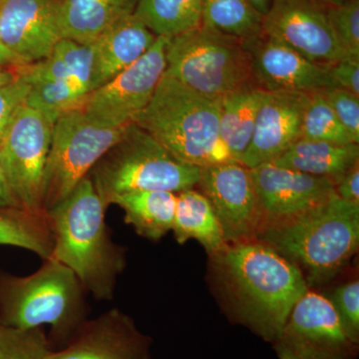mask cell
Listing matches in <instances>:
<instances>
[{"label": "cell", "instance_id": "obj_1", "mask_svg": "<svg viewBox=\"0 0 359 359\" xmlns=\"http://www.w3.org/2000/svg\"><path fill=\"white\" fill-rule=\"evenodd\" d=\"M210 257L233 320L273 344L309 290L301 269L256 238L228 245Z\"/></svg>", "mask_w": 359, "mask_h": 359}, {"label": "cell", "instance_id": "obj_2", "mask_svg": "<svg viewBox=\"0 0 359 359\" xmlns=\"http://www.w3.org/2000/svg\"><path fill=\"white\" fill-rule=\"evenodd\" d=\"M104 207L89 176L46 212L53 235L51 259L65 264L97 299L114 297L125 252L110 238Z\"/></svg>", "mask_w": 359, "mask_h": 359}, {"label": "cell", "instance_id": "obj_3", "mask_svg": "<svg viewBox=\"0 0 359 359\" xmlns=\"http://www.w3.org/2000/svg\"><path fill=\"white\" fill-rule=\"evenodd\" d=\"M255 238L301 269L309 289L325 285L358 252L359 203L334 194L299 216L263 226Z\"/></svg>", "mask_w": 359, "mask_h": 359}, {"label": "cell", "instance_id": "obj_4", "mask_svg": "<svg viewBox=\"0 0 359 359\" xmlns=\"http://www.w3.org/2000/svg\"><path fill=\"white\" fill-rule=\"evenodd\" d=\"M219 100L208 98L163 75L134 123L176 159L198 168L231 162L219 135Z\"/></svg>", "mask_w": 359, "mask_h": 359}, {"label": "cell", "instance_id": "obj_5", "mask_svg": "<svg viewBox=\"0 0 359 359\" xmlns=\"http://www.w3.org/2000/svg\"><path fill=\"white\" fill-rule=\"evenodd\" d=\"M201 168L186 164L135 123L94 165L88 175L101 202L107 209L123 194L167 191L178 194L194 189Z\"/></svg>", "mask_w": 359, "mask_h": 359}, {"label": "cell", "instance_id": "obj_6", "mask_svg": "<svg viewBox=\"0 0 359 359\" xmlns=\"http://www.w3.org/2000/svg\"><path fill=\"white\" fill-rule=\"evenodd\" d=\"M44 261L32 275L7 280L0 323L18 330L49 325L54 339L65 344L85 321L83 287L65 264Z\"/></svg>", "mask_w": 359, "mask_h": 359}, {"label": "cell", "instance_id": "obj_7", "mask_svg": "<svg viewBox=\"0 0 359 359\" xmlns=\"http://www.w3.org/2000/svg\"><path fill=\"white\" fill-rule=\"evenodd\" d=\"M165 74L215 100L254 82L245 42L202 25L170 39Z\"/></svg>", "mask_w": 359, "mask_h": 359}, {"label": "cell", "instance_id": "obj_8", "mask_svg": "<svg viewBox=\"0 0 359 359\" xmlns=\"http://www.w3.org/2000/svg\"><path fill=\"white\" fill-rule=\"evenodd\" d=\"M122 128L92 122L80 109L59 117L53 125L50 151L45 168V212L66 199L98 160L118 141Z\"/></svg>", "mask_w": 359, "mask_h": 359}, {"label": "cell", "instance_id": "obj_9", "mask_svg": "<svg viewBox=\"0 0 359 359\" xmlns=\"http://www.w3.org/2000/svg\"><path fill=\"white\" fill-rule=\"evenodd\" d=\"M54 123L23 103L14 113L0 145L7 181L22 210L45 215L43 181Z\"/></svg>", "mask_w": 359, "mask_h": 359}, {"label": "cell", "instance_id": "obj_10", "mask_svg": "<svg viewBox=\"0 0 359 359\" xmlns=\"http://www.w3.org/2000/svg\"><path fill=\"white\" fill-rule=\"evenodd\" d=\"M170 39L157 36L136 62L86 97L80 110L92 122L108 128H122L150 102L166 70Z\"/></svg>", "mask_w": 359, "mask_h": 359}, {"label": "cell", "instance_id": "obj_11", "mask_svg": "<svg viewBox=\"0 0 359 359\" xmlns=\"http://www.w3.org/2000/svg\"><path fill=\"white\" fill-rule=\"evenodd\" d=\"M271 344L278 359H358L359 346L344 334L327 297L311 289Z\"/></svg>", "mask_w": 359, "mask_h": 359}, {"label": "cell", "instance_id": "obj_12", "mask_svg": "<svg viewBox=\"0 0 359 359\" xmlns=\"http://www.w3.org/2000/svg\"><path fill=\"white\" fill-rule=\"evenodd\" d=\"M327 6L320 0H273L264 15L262 33L318 65L349 57L335 37Z\"/></svg>", "mask_w": 359, "mask_h": 359}, {"label": "cell", "instance_id": "obj_13", "mask_svg": "<svg viewBox=\"0 0 359 359\" xmlns=\"http://www.w3.org/2000/svg\"><path fill=\"white\" fill-rule=\"evenodd\" d=\"M197 186L211 204L226 244L254 240L262 216L249 168L236 161L201 168Z\"/></svg>", "mask_w": 359, "mask_h": 359}, {"label": "cell", "instance_id": "obj_14", "mask_svg": "<svg viewBox=\"0 0 359 359\" xmlns=\"http://www.w3.org/2000/svg\"><path fill=\"white\" fill-rule=\"evenodd\" d=\"M250 173L261 211V228L299 216L335 194L332 180L271 162L252 168Z\"/></svg>", "mask_w": 359, "mask_h": 359}, {"label": "cell", "instance_id": "obj_15", "mask_svg": "<svg viewBox=\"0 0 359 359\" xmlns=\"http://www.w3.org/2000/svg\"><path fill=\"white\" fill-rule=\"evenodd\" d=\"M152 339L117 309L85 320L58 351L44 359H152Z\"/></svg>", "mask_w": 359, "mask_h": 359}, {"label": "cell", "instance_id": "obj_16", "mask_svg": "<svg viewBox=\"0 0 359 359\" xmlns=\"http://www.w3.org/2000/svg\"><path fill=\"white\" fill-rule=\"evenodd\" d=\"M244 42L252 58V80L264 91L313 93L337 87L327 65L313 62L278 40L262 33Z\"/></svg>", "mask_w": 359, "mask_h": 359}, {"label": "cell", "instance_id": "obj_17", "mask_svg": "<svg viewBox=\"0 0 359 359\" xmlns=\"http://www.w3.org/2000/svg\"><path fill=\"white\" fill-rule=\"evenodd\" d=\"M60 39L58 0H0V41L23 65L46 58Z\"/></svg>", "mask_w": 359, "mask_h": 359}, {"label": "cell", "instance_id": "obj_18", "mask_svg": "<svg viewBox=\"0 0 359 359\" xmlns=\"http://www.w3.org/2000/svg\"><path fill=\"white\" fill-rule=\"evenodd\" d=\"M309 93L266 92L257 113L254 134L241 164L252 168L273 162L302 138Z\"/></svg>", "mask_w": 359, "mask_h": 359}, {"label": "cell", "instance_id": "obj_19", "mask_svg": "<svg viewBox=\"0 0 359 359\" xmlns=\"http://www.w3.org/2000/svg\"><path fill=\"white\" fill-rule=\"evenodd\" d=\"M157 36L133 13L125 14L92 42V91L109 82L150 49Z\"/></svg>", "mask_w": 359, "mask_h": 359}, {"label": "cell", "instance_id": "obj_20", "mask_svg": "<svg viewBox=\"0 0 359 359\" xmlns=\"http://www.w3.org/2000/svg\"><path fill=\"white\" fill-rule=\"evenodd\" d=\"M93 44L74 40H59L46 58L16 70L30 85L43 81L72 85L87 96L92 92Z\"/></svg>", "mask_w": 359, "mask_h": 359}, {"label": "cell", "instance_id": "obj_21", "mask_svg": "<svg viewBox=\"0 0 359 359\" xmlns=\"http://www.w3.org/2000/svg\"><path fill=\"white\" fill-rule=\"evenodd\" d=\"M264 94V90L252 82L218 99L219 135L236 162L241 163L249 147Z\"/></svg>", "mask_w": 359, "mask_h": 359}, {"label": "cell", "instance_id": "obj_22", "mask_svg": "<svg viewBox=\"0 0 359 359\" xmlns=\"http://www.w3.org/2000/svg\"><path fill=\"white\" fill-rule=\"evenodd\" d=\"M136 0H58L62 39L90 44L112 23L133 13Z\"/></svg>", "mask_w": 359, "mask_h": 359}, {"label": "cell", "instance_id": "obj_23", "mask_svg": "<svg viewBox=\"0 0 359 359\" xmlns=\"http://www.w3.org/2000/svg\"><path fill=\"white\" fill-rule=\"evenodd\" d=\"M273 164L313 176L325 177L335 184L359 163V144H335L299 139Z\"/></svg>", "mask_w": 359, "mask_h": 359}, {"label": "cell", "instance_id": "obj_24", "mask_svg": "<svg viewBox=\"0 0 359 359\" xmlns=\"http://www.w3.org/2000/svg\"><path fill=\"white\" fill-rule=\"evenodd\" d=\"M172 231L179 244H185L187 241L194 238L201 243L210 256L228 245L209 201L194 189L177 194Z\"/></svg>", "mask_w": 359, "mask_h": 359}, {"label": "cell", "instance_id": "obj_25", "mask_svg": "<svg viewBox=\"0 0 359 359\" xmlns=\"http://www.w3.org/2000/svg\"><path fill=\"white\" fill-rule=\"evenodd\" d=\"M112 204L121 207L125 222L138 235L158 241L173 229L177 194L167 191H139L123 194Z\"/></svg>", "mask_w": 359, "mask_h": 359}, {"label": "cell", "instance_id": "obj_26", "mask_svg": "<svg viewBox=\"0 0 359 359\" xmlns=\"http://www.w3.org/2000/svg\"><path fill=\"white\" fill-rule=\"evenodd\" d=\"M203 0H136L133 13L156 36L173 39L202 25Z\"/></svg>", "mask_w": 359, "mask_h": 359}, {"label": "cell", "instance_id": "obj_27", "mask_svg": "<svg viewBox=\"0 0 359 359\" xmlns=\"http://www.w3.org/2000/svg\"><path fill=\"white\" fill-rule=\"evenodd\" d=\"M0 245L22 248L50 259L53 235L47 214H32L22 209L0 210Z\"/></svg>", "mask_w": 359, "mask_h": 359}, {"label": "cell", "instance_id": "obj_28", "mask_svg": "<svg viewBox=\"0 0 359 359\" xmlns=\"http://www.w3.org/2000/svg\"><path fill=\"white\" fill-rule=\"evenodd\" d=\"M263 18L249 0H203L202 25L243 41L262 34Z\"/></svg>", "mask_w": 359, "mask_h": 359}, {"label": "cell", "instance_id": "obj_29", "mask_svg": "<svg viewBox=\"0 0 359 359\" xmlns=\"http://www.w3.org/2000/svg\"><path fill=\"white\" fill-rule=\"evenodd\" d=\"M301 139L335 144L354 143L320 91L309 93L302 120Z\"/></svg>", "mask_w": 359, "mask_h": 359}, {"label": "cell", "instance_id": "obj_30", "mask_svg": "<svg viewBox=\"0 0 359 359\" xmlns=\"http://www.w3.org/2000/svg\"><path fill=\"white\" fill-rule=\"evenodd\" d=\"M50 351L41 327L18 330L0 323V359H44Z\"/></svg>", "mask_w": 359, "mask_h": 359}, {"label": "cell", "instance_id": "obj_31", "mask_svg": "<svg viewBox=\"0 0 359 359\" xmlns=\"http://www.w3.org/2000/svg\"><path fill=\"white\" fill-rule=\"evenodd\" d=\"M328 20L342 48L359 57V0H348L337 6H327Z\"/></svg>", "mask_w": 359, "mask_h": 359}, {"label": "cell", "instance_id": "obj_32", "mask_svg": "<svg viewBox=\"0 0 359 359\" xmlns=\"http://www.w3.org/2000/svg\"><path fill=\"white\" fill-rule=\"evenodd\" d=\"M332 304L344 334L359 346V282L344 283L325 295Z\"/></svg>", "mask_w": 359, "mask_h": 359}, {"label": "cell", "instance_id": "obj_33", "mask_svg": "<svg viewBox=\"0 0 359 359\" xmlns=\"http://www.w3.org/2000/svg\"><path fill=\"white\" fill-rule=\"evenodd\" d=\"M320 92L327 99L354 143L359 144V96L340 87H332Z\"/></svg>", "mask_w": 359, "mask_h": 359}, {"label": "cell", "instance_id": "obj_34", "mask_svg": "<svg viewBox=\"0 0 359 359\" xmlns=\"http://www.w3.org/2000/svg\"><path fill=\"white\" fill-rule=\"evenodd\" d=\"M30 89L32 85L20 73L11 83L0 87V145L14 113L25 103Z\"/></svg>", "mask_w": 359, "mask_h": 359}, {"label": "cell", "instance_id": "obj_35", "mask_svg": "<svg viewBox=\"0 0 359 359\" xmlns=\"http://www.w3.org/2000/svg\"><path fill=\"white\" fill-rule=\"evenodd\" d=\"M327 66L337 87L359 96V57L349 56Z\"/></svg>", "mask_w": 359, "mask_h": 359}, {"label": "cell", "instance_id": "obj_36", "mask_svg": "<svg viewBox=\"0 0 359 359\" xmlns=\"http://www.w3.org/2000/svg\"><path fill=\"white\" fill-rule=\"evenodd\" d=\"M335 194L340 199L359 203V163L335 184Z\"/></svg>", "mask_w": 359, "mask_h": 359}, {"label": "cell", "instance_id": "obj_37", "mask_svg": "<svg viewBox=\"0 0 359 359\" xmlns=\"http://www.w3.org/2000/svg\"><path fill=\"white\" fill-rule=\"evenodd\" d=\"M0 208L1 209H13V208L21 209L18 201L14 198L8 181H7L1 153H0Z\"/></svg>", "mask_w": 359, "mask_h": 359}, {"label": "cell", "instance_id": "obj_38", "mask_svg": "<svg viewBox=\"0 0 359 359\" xmlns=\"http://www.w3.org/2000/svg\"><path fill=\"white\" fill-rule=\"evenodd\" d=\"M22 65H25L21 62L20 59L0 41V67H18Z\"/></svg>", "mask_w": 359, "mask_h": 359}, {"label": "cell", "instance_id": "obj_39", "mask_svg": "<svg viewBox=\"0 0 359 359\" xmlns=\"http://www.w3.org/2000/svg\"><path fill=\"white\" fill-rule=\"evenodd\" d=\"M18 76V72L16 67H14V70L11 68L0 67V87L11 83Z\"/></svg>", "mask_w": 359, "mask_h": 359}, {"label": "cell", "instance_id": "obj_40", "mask_svg": "<svg viewBox=\"0 0 359 359\" xmlns=\"http://www.w3.org/2000/svg\"><path fill=\"white\" fill-rule=\"evenodd\" d=\"M249 1L264 16L269 11V6H271L273 0H249Z\"/></svg>", "mask_w": 359, "mask_h": 359}, {"label": "cell", "instance_id": "obj_41", "mask_svg": "<svg viewBox=\"0 0 359 359\" xmlns=\"http://www.w3.org/2000/svg\"><path fill=\"white\" fill-rule=\"evenodd\" d=\"M323 4L327 6H337V4H344V2L348 1V0H320Z\"/></svg>", "mask_w": 359, "mask_h": 359}]
</instances>
